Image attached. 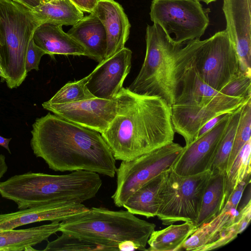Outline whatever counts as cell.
Masks as SVG:
<instances>
[{
	"label": "cell",
	"instance_id": "44dd1931",
	"mask_svg": "<svg viewBox=\"0 0 251 251\" xmlns=\"http://www.w3.org/2000/svg\"><path fill=\"white\" fill-rule=\"evenodd\" d=\"M60 223L21 229L0 231V251H22L28 246H33L47 240L59 231Z\"/></svg>",
	"mask_w": 251,
	"mask_h": 251
},
{
	"label": "cell",
	"instance_id": "7402d4cb",
	"mask_svg": "<svg viewBox=\"0 0 251 251\" xmlns=\"http://www.w3.org/2000/svg\"><path fill=\"white\" fill-rule=\"evenodd\" d=\"M176 75L181 90L174 104L206 103L223 94L205 83L191 69L176 67Z\"/></svg>",
	"mask_w": 251,
	"mask_h": 251
},
{
	"label": "cell",
	"instance_id": "7bdbcfd3",
	"mask_svg": "<svg viewBox=\"0 0 251 251\" xmlns=\"http://www.w3.org/2000/svg\"><path fill=\"white\" fill-rule=\"evenodd\" d=\"M42 2H45L50 1V0H41Z\"/></svg>",
	"mask_w": 251,
	"mask_h": 251
},
{
	"label": "cell",
	"instance_id": "4fadbf2b",
	"mask_svg": "<svg viewBox=\"0 0 251 251\" xmlns=\"http://www.w3.org/2000/svg\"><path fill=\"white\" fill-rule=\"evenodd\" d=\"M231 113H227L213 128L183 147L181 153L170 167L172 170L183 176L209 170Z\"/></svg>",
	"mask_w": 251,
	"mask_h": 251
},
{
	"label": "cell",
	"instance_id": "ba28073f",
	"mask_svg": "<svg viewBox=\"0 0 251 251\" xmlns=\"http://www.w3.org/2000/svg\"><path fill=\"white\" fill-rule=\"evenodd\" d=\"M211 176L209 170L189 176L179 175L171 168L166 170L156 215L163 225L180 221L196 224L203 191Z\"/></svg>",
	"mask_w": 251,
	"mask_h": 251
},
{
	"label": "cell",
	"instance_id": "4dcf8cb0",
	"mask_svg": "<svg viewBox=\"0 0 251 251\" xmlns=\"http://www.w3.org/2000/svg\"><path fill=\"white\" fill-rule=\"evenodd\" d=\"M44 251H104L101 246L84 239L62 232L55 240L48 242Z\"/></svg>",
	"mask_w": 251,
	"mask_h": 251
},
{
	"label": "cell",
	"instance_id": "484cf974",
	"mask_svg": "<svg viewBox=\"0 0 251 251\" xmlns=\"http://www.w3.org/2000/svg\"><path fill=\"white\" fill-rule=\"evenodd\" d=\"M163 229L154 230L148 241L150 251H177L198 227L194 223L185 222L171 224Z\"/></svg>",
	"mask_w": 251,
	"mask_h": 251
},
{
	"label": "cell",
	"instance_id": "6da1fadb",
	"mask_svg": "<svg viewBox=\"0 0 251 251\" xmlns=\"http://www.w3.org/2000/svg\"><path fill=\"white\" fill-rule=\"evenodd\" d=\"M30 146L34 155L54 171H90L114 177L116 160L97 131L49 113L32 125Z\"/></svg>",
	"mask_w": 251,
	"mask_h": 251
},
{
	"label": "cell",
	"instance_id": "7c38bea8",
	"mask_svg": "<svg viewBox=\"0 0 251 251\" xmlns=\"http://www.w3.org/2000/svg\"><path fill=\"white\" fill-rule=\"evenodd\" d=\"M43 107L68 121L103 133L117 114L114 100L95 98L66 104H51L45 101Z\"/></svg>",
	"mask_w": 251,
	"mask_h": 251
},
{
	"label": "cell",
	"instance_id": "3957f363",
	"mask_svg": "<svg viewBox=\"0 0 251 251\" xmlns=\"http://www.w3.org/2000/svg\"><path fill=\"white\" fill-rule=\"evenodd\" d=\"M101 185L99 174L90 171L61 175L28 172L0 182V195L22 210L54 201L82 203L95 198Z\"/></svg>",
	"mask_w": 251,
	"mask_h": 251
},
{
	"label": "cell",
	"instance_id": "9c48e42d",
	"mask_svg": "<svg viewBox=\"0 0 251 251\" xmlns=\"http://www.w3.org/2000/svg\"><path fill=\"white\" fill-rule=\"evenodd\" d=\"M183 147L174 142L129 161H122L116 170L117 187L112 196L115 205L122 207L142 185L170 168Z\"/></svg>",
	"mask_w": 251,
	"mask_h": 251
},
{
	"label": "cell",
	"instance_id": "ac0fdd59",
	"mask_svg": "<svg viewBox=\"0 0 251 251\" xmlns=\"http://www.w3.org/2000/svg\"><path fill=\"white\" fill-rule=\"evenodd\" d=\"M92 12L101 21L105 30V59L125 47L129 37L131 25L123 7L114 0H97Z\"/></svg>",
	"mask_w": 251,
	"mask_h": 251
},
{
	"label": "cell",
	"instance_id": "e0dca14e",
	"mask_svg": "<svg viewBox=\"0 0 251 251\" xmlns=\"http://www.w3.org/2000/svg\"><path fill=\"white\" fill-rule=\"evenodd\" d=\"M89 209L75 201L50 202L20 211L0 214V231L36 222L50 221L60 223L66 218Z\"/></svg>",
	"mask_w": 251,
	"mask_h": 251
},
{
	"label": "cell",
	"instance_id": "5bb4252c",
	"mask_svg": "<svg viewBox=\"0 0 251 251\" xmlns=\"http://www.w3.org/2000/svg\"><path fill=\"white\" fill-rule=\"evenodd\" d=\"M237 209H223L215 217L199 226L180 251H206L225 246L242 233L236 219Z\"/></svg>",
	"mask_w": 251,
	"mask_h": 251
},
{
	"label": "cell",
	"instance_id": "cb8c5ba5",
	"mask_svg": "<svg viewBox=\"0 0 251 251\" xmlns=\"http://www.w3.org/2000/svg\"><path fill=\"white\" fill-rule=\"evenodd\" d=\"M39 26L44 24L73 25L83 17V12L70 0H50L30 10Z\"/></svg>",
	"mask_w": 251,
	"mask_h": 251
},
{
	"label": "cell",
	"instance_id": "4316f807",
	"mask_svg": "<svg viewBox=\"0 0 251 251\" xmlns=\"http://www.w3.org/2000/svg\"><path fill=\"white\" fill-rule=\"evenodd\" d=\"M243 106L231 114L226 129L209 169L211 174L217 172L226 173L228 161Z\"/></svg>",
	"mask_w": 251,
	"mask_h": 251
},
{
	"label": "cell",
	"instance_id": "d6a6232c",
	"mask_svg": "<svg viewBox=\"0 0 251 251\" xmlns=\"http://www.w3.org/2000/svg\"><path fill=\"white\" fill-rule=\"evenodd\" d=\"M45 54V51L35 45L32 38L29 41L25 57V66L27 73L32 70H39L41 57Z\"/></svg>",
	"mask_w": 251,
	"mask_h": 251
},
{
	"label": "cell",
	"instance_id": "f1b7e54d",
	"mask_svg": "<svg viewBox=\"0 0 251 251\" xmlns=\"http://www.w3.org/2000/svg\"><path fill=\"white\" fill-rule=\"evenodd\" d=\"M88 76L79 80L69 81L49 100L51 104H66L96 98L86 85Z\"/></svg>",
	"mask_w": 251,
	"mask_h": 251
},
{
	"label": "cell",
	"instance_id": "9a60e30c",
	"mask_svg": "<svg viewBox=\"0 0 251 251\" xmlns=\"http://www.w3.org/2000/svg\"><path fill=\"white\" fill-rule=\"evenodd\" d=\"M132 51L124 47L100 62L88 75L86 85L96 98L114 100L123 87L131 66Z\"/></svg>",
	"mask_w": 251,
	"mask_h": 251
},
{
	"label": "cell",
	"instance_id": "30bf717a",
	"mask_svg": "<svg viewBox=\"0 0 251 251\" xmlns=\"http://www.w3.org/2000/svg\"><path fill=\"white\" fill-rule=\"evenodd\" d=\"M209 9L194 0H152L150 13L153 23L160 25L178 44L200 39L207 27Z\"/></svg>",
	"mask_w": 251,
	"mask_h": 251
},
{
	"label": "cell",
	"instance_id": "8992f818",
	"mask_svg": "<svg viewBox=\"0 0 251 251\" xmlns=\"http://www.w3.org/2000/svg\"><path fill=\"white\" fill-rule=\"evenodd\" d=\"M176 67L189 69L220 92L242 72L233 43L226 29L204 40L188 41L176 55Z\"/></svg>",
	"mask_w": 251,
	"mask_h": 251
},
{
	"label": "cell",
	"instance_id": "603a6c76",
	"mask_svg": "<svg viewBox=\"0 0 251 251\" xmlns=\"http://www.w3.org/2000/svg\"><path fill=\"white\" fill-rule=\"evenodd\" d=\"M166 171L140 187L123 206L134 215L147 218L156 216L159 208V194L165 178Z\"/></svg>",
	"mask_w": 251,
	"mask_h": 251
},
{
	"label": "cell",
	"instance_id": "74e56055",
	"mask_svg": "<svg viewBox=\"0 0 251 251\" xmlns=\"http://www.w3.org/2000/svg\"><path fill=\"white\" fill-rule=\"evenodd\" d=\"M8 166L5 161V157L2 154H0V180L7 172Z\"/></svg>",
	"mask_w": 251,
	"mask_h": 251
},
{
	"label": "cell",
	"instance_id": "d590c367",
	"mask_svg": "<svg viewBox=\"0 0 251 251\" xmlns=\"http://www.w3.org/2000/svg\"><path fill=\"white\" fill-rule=\"evenodd\" d=\"M27 9L31 10L38 6L42 1L41 0H12Z\"/></svg>",
	"mask_w": 251,
	"mask_h": 251
},
{
	"label": "cell",
	"instance_id": "7a4b0ae2",
	"mask_svg": "<svg viewBox=\"0 0 251 251\" xmlns=\"http://www.w3.org/2000/svg\"><path fill=\"white\" fill-rule=\"evenodd\" d=\"M117 114L101 135L115 160L129 161L173 142L171 107L161 98L123 87Z\"/></svg>",
	"mask_w": 251,
	"mask_h": 251
},
{
	"label": "cell",
	"instance_id": "52a82bcc",
	"mask_svg": "<svg viewBox=\"0 0 251 251\" xmlns=\"http://www.w3.org/2000/svg\"><path fill=\"white\" fill-rule=\"evenodd\" d=\"M38 26L30 10L12 0H0V64L10 89L27 76L26 53Z\"/></svg>",
	"mask_w": 251,
	"mask_h": 251
},
{
	"label": "cell",
	"instance_id": "e575fe53",
	"mask_svg": "<svg viewBox=\"0 0 251 251\" xmlns=\"http://www.w3.org/2000/svg\"><path fill=\"white\" fill-rule=\"evenodd\" d=\"M224 114L219 115L211 120L208 121L198 131L197 136L195 139L200 137L202 135L204 134L205 133L207 132L210 129L213 128L215 126H216L219 122H220L227 114ZM194 139V140H195Z\"/></svg>",
	"mask_w": 251,
	"mask_h": 251
},
{
	"label": "cell",
	"instance_id": "2e32d148",
	"mask_svg": "<svg viewBox=\"0 0 251 251\" xmlns=\"http://www.w3.org/2000/svg\"><path fill=\"white\" fill-rule=\"evenodd\" d=\"M223 10L241 70L251 76V0H224Z\"/></svg>",
	"mask_w": 251,
	"mask_h": 251
},
{
	"label": "cell",
	"instance_id": "83f0119b",
	"mask_svg": "<svg viewBox=\"0 0 251 251\" xmlns=\"http://www.w3.org/2000/svg\"><path fill=\"white\" fill-rule=\"evenodd\" d=\"M251 139L242 148L226 174V203L238 184L251 176Z\"/></svg>",
	"mask_w": 251,
	"mask_h": 251
},
{
	"label": "cell",
	"instance_id": "60d3db41",
	"mask_svg": "<svg viewBox=\"0 0 251 251\" xmlns=\"http://www.w3.org/2000/svg\"><path fill=\"white\" fill-rule=\"evenodd\" d=\"M196 0V1H203V2H204L205 3H206L207 4L210 3V2H213V1H214L216 0Z\"/></svg>",
	"mask_w": 251,
	"mask_h": 251
},
{
	"label": "cell",
	"instance_id": "1f68e13d",
	"mask_svg": "<svg viewBox=\"0 0 251 251\" xmlns=\"http://www.w3.org/2000/svg\"><path fill=\"white\" fill-rule=\"evenodd\" d=\"M251 76L241 73L220 91L225 95L246 99L251 98Z\"/></svg>",
	"mask_w": 251,
	"mask_h": 251
},
{
	"label": "cell",
	"instance_id": "d6986e66",
	"mask_svg": "<svg viewBox=\"0 0 251 251\" xmlns=\"http://www.w3.org/2000/svg\"><path fill=\"white\" fill-rule=\"evenodd\" d=\"M67 33L85 49L88 57L99 63L105 59L106 34L102 23L94 12L72 25Z\"/></svg>",
	"mask_w": 251,
	"mask_h": 251
},
{
	"label": "cell",
	"instance_id": "277c9868",
	"mask_svg": "<svg viewBox=\"0 0 251 251\" xmlns=\"http://www.w3.org/2000/svg\"><path fill=\"white\" fill-rule=\"evenodd\" d=\"M155 228L154 224L127 210L92 207L61 222L58 230L94 243L104 251H119L118 245L126 241L147 251L148 241Z\"/></svg>",
	"mask_w": 251,
	"mask_h": 251
},
{
	"label": "cell",
	"instance_id": "8fae6325",
	"mask_svg": "<svg viewBox=\"0 0 251 251\" xmlns=\"http://www.w3.org/2000/svg\"><path fill=\"white\" fill-rule=\"evenodd\" d=\"M251 100L222 94L206 103L174 104L171 106L174 131L181 135L188 145L208 121L219 115L233 112Z\"/></svg>",
	"mask_w": 251,
	"mask_h": 251
},
{
	"label": "cell",
	"instance_id": "f35d334b",
	"mask_svg": "<svg viewBox=\"0 0 251 251\" xmlns=\"http://www.w3.org/2000/svg\"><path fill=\"white\" fill-rule=\"evenodd\" d=\"M11 139V138H6L0 135V146L5 148L10 154L11 153L9 148V143Z\"/></svg>",
	"mask_w": 251,
	"mask_h": 251
},
{
	"label": "cell",
	"instance_id": "b9f144b4",
	"mask_svg": "<svg viewBox=\"0 0 251 251\" xmlns=\"http://www.w3.org/2000/svg\"><path fill=\"white\" fill-rule=\"evenodd\" d=\"M32 246H28L27 247H26L24 251H36V249H34L33 247H32Z\"/></svg>",
	"mask_w": 251,
	"mask_h": 251
},
{
	"label": "cell",
	"instance_id": "d4e9b609",
	"mask_svg": "<svg viewBox=\"0 0 251 251\" xmlns=\"http://www.w3.org/2000/svg\"><path fill=\"white\" fill-rule=\"evenodd\" d=\"M226 173L211 174L202 195L201 208L196 226L198 227L215 217L226 203Z\"/></svg>",
	"mask_w": 251,
	"mask_h": 251
},
{
	"label": "cell",
	"instance_id": "f546056e",
	"mask_svg": "<svg viewBox=\"0 0 251 251\" xmlns=\"http://www.w3.org/2000/svg\"><path fill=\"white\" fill-rule=\"evenodd\" d=\"M251 100L242 107L233 146L228 161L226 173L229 170L236 156L244 146L251 139Z\"/></svg>",
	"mask_w": 251,
	"mask_h": 251
},
{
	"label": "cell",
	"instance_id": "5b68a950",
	"mask_svg": "<svg viewBox=\"0 0 251 251\" xmlns=\"http://www.w3.org/2000/svg\"><path fill=\"white\" fill-rule=\"evenodd\" d=\"M146 52L141 70L127 88L140 94L158 96L171 107L179 92L176 55L182 47L159 25H148Z\"/></svg>",
	"mask_w": 251,
	"mask_h": 251
},
{
	"label": "cell",
	"instance_id": "836d02e7",
	"mask_svg": "<svg viewBox=\"0 0 251 251\" xmlns=\"http://www.w3.org/2000/svg\"><path fill=\"white\" fill-rule=\"evenodd\" d=\"M83 12L91 13L97 4V0H70Z\"/></svg>",
	"mask_w": 251,
	"mask_h": 251
},
{
	"label": "cell",
	"instance_id": "ab89813d",
	"mask_svg": "<svg viewBox=\"0 0 251 251\" xmlns=\"http://www.w3.org/2000/svg\"><path fill=\"white\" fill-rule=\"evenodd\" d=\"M0 78L1 82H3L4 81H5L6 77H5L4 73L1 68L0 64Z\"/></svg>",
	"mask_w": 251,
	"mask_h": 251
},
{
	"label": "cell",
	"instance_id": "8d00e7d4",
	"mask_svg": "<svg viewBox=\"0 0 251 251\" xmlns=\"http://www.w3.org/2000/svg\"><path fill=\"white\" fill-rule=\"evenodd\" d=\"M118 249L121 251L140 250L139 247L131 241H126L120 243L118 245Z\"/></svg>",
	"mask_w": 251,
	"mask_h": 251
},
{
	"label": "cell",
	"instance_id": "ffe728a7",
	"mask_svg": "<svg viewBox=\"0 0 251 251\" xmlns=\"http://www.w3.org/2000/svg\"><path fill=\"white\" fill-rule=\"evenodd\" d=\"M62 26L51 24L39 25L33 34L34 43L52 58L55 54L88 57L85 49L67 32H65Z\"/></svg>",
	"mask_w": 251,
	"mask_h": 251
}]
</instances>
